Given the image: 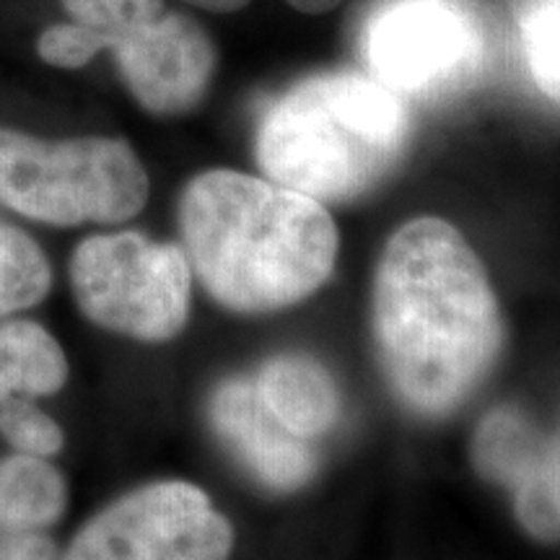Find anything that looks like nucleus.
<instances>
[{"label": "nucleus", "mask_w": 560, "mask_h": 560, "mask_svg": "<svg viewBox=\"0 0 560 560\" xmlns=\"http://www.w3.org/2000/svg\"><path fill=\"white\" fill-rule=\"evenodd\" d=\"M0 436L16 452L52 457L66 446V433L30 397H19L0 408Z\"/></svg>", "instance_id": "nucleus-16"}, {"label": "nucleus", "mask_w": 560, "mask_h": 560, "mask_svg": "<svg viewBox=\"0 0 560 560\" xmlns=\"http://www.w3.org/2000/svg\"><path fill=\"white\" fill-rule=\"evenodd\" d=\"M58 548L42 532H5L0 537V560H58Z\"/></svg>", "instance_id": "nucleus-17"}, {"label": "nucleus", "mask_w": 560, "mask_h": 560, "mask_svg": "<svg viewBox=\"0 0 560 560\" xmlns=\"http://www.w3.org/2000/svg\"><path fill=\"white\" fill-rule=\"evenodd\" d=\"M272 418L296 436L314 441L338 423L340 387L322 361L306 353L272 355L252 376Z\"/></svg>", "instance_id": "nucleus-10"}, {"label": "nucleus", "mask_w": 560, "mask_h": 560, "mask_svg": "<svg viewBox=\"0 0 560 560\" xmlns=\"http://www.w3.org/2000/svg\"><path fill=\"white\" fill-rule=\"evenodd\" d=\"M550 454H552V467H556V478L560 488V431L556 436H550Z\"/></svg>", "instance_id": "nucleus-19"}, {"label": "nucleus", "mask_w": 560, "mask_h": 560, "mask_svg": "<svg viewBox=\"0 0 560 560\" xmlns=\"http://www.w3.org/2000/svg\"><path fill=\"white\" fill-rule=\"evenodd\" d=\"M545 433L516 405H499L472 433V465L482 480L506 488L542 446Z\"/></svg>", "instance_id": "nucleus-13"}, {"label": "nucleus", "mask_w": 560, "mask_h": 560, "mask_svg": "<svg viewBox=\"0 0 560 560\" xmlns=\"http://www.w3.org/2000/svg\"><path fill=\"white\" fill-rule=\"evenodd\" d=\"M185 3L198 5V9H202V11L234 13V11L244 9L249 0H185ZM289 3L301 13H327L330 9H335L340 0H289Z\"/></svg>", "instance_id": "nucleus-18"}, {"label": "nucleus", "mask_w": 560, "mask_h": 560, "mask_svg": "<svg viewBox=\"0 0 560 560\" xmlns=\"http://www.w3.org/2000/svg\"><path fill=\"white\" fill-rule=\"evenodd\" d=\"M410 136L405 100L366 70H322L270 100L255 130L265 177L319 202L374 190Z\"/></svg>", "instance_id": "nucleus-3"}, {"label": "nucleus", "mask_w": 560, "mask_h": 560, "mask_svg": "<svg viewBox=\"0 0 560 560\" xmlns=\"http://www.w3.org/2000/svg\"><path fill=\"white\" fill-rule=\"evenodd\" d=\"M210 429L260 486L293 493L317 475V454L270 416L252 376H229L210 392Z\"/></svg>", "instance_id": "nucleus-9"}, {"label": "nucleus", "mask_w": 560, "mask_h": 560, "mask_svg": "<svg viewBox=\"0 0 560 560\" xmlns=\"http://www.w3.org/2000/svg\"><path fill=\"white\" fill-rule=\"evenodd\" d=\"M535 86L560 107V0H537L511 11Z\"/></svg>", "instance_id": "nucleus-15"}, {"label": "nucleus", "mask_w": 560, "mask_h": 560, "mask_svg": "<svg viewBox=\"0 0 560 560\" xmlns=\"http://www.w3.org/2000/svg\"><path fill=\"white\" fill-rule=\"evenodd\" d=\"M70 21L37 39L42 62L62 70L89 66L102 50L115 55L125 86L156 117L198 109L213 83L219 55L192 16L164 0H60Z\"/></svg>", "instance_id": "nucleus-4"}, {"label": "nucleus", "mask_w": 560, "mask_h": 560, "mask_svg": "<svg viewBox=\"0 0 560 560\" xmlns=\"http://www.w3.org/2000/svg\"><path fill=\"white\" fill-rule=\"evenodd\" d=\"M234 540L200 486L159 480L91 516L58 560H231Z\"/></svg>", "instance_id": "nucleus-8"}, {"label": "nucleus", "mask_w": 560, "mask_h": 560, "mask_svg": "<svg viewBox=\"0 0 560 560\" xmlns=\"http://www.w3.org/2000/svg\"><path fill=\"white\" fill-rule=\"evenodd\" d=\"M70 291L91 325L138 342H170L190 319L192 268L177 244L140 231L94 234L70 257Z\"/></svg>", "instance_id": "nucleus-7"}, {"label": "nucleus", "mask_w": 560, "mask_h": 560, "mask_svg": "<svg viewBox=\"0 0 560 560\" xmlns=\"http://www.w3.org/2000/svg\"><path fill=\"white\" fill-rule=\"evenodd\" d=\"M66 478L47 457L16 452L0 459V529L42 532L66 514Z\"/></svg>", "instance_id": "nucleus-12"}, {"label": "nucleus", "mask_w": 560, "mask_h": 560, "mask_svg": "<svg viewBox=\"0 0 560 560\" xmlns=\"http://www.w3.org/2000/svg\"><path fill=\"white\" fill-rule=\"evenodd\" d=\"M179 234L202 289L236 314H270L310 299L330 280L340 247L325 202L231 170L187 182Z\"/></svg>", "instance_id": "nucleus-2"}, {"label": "nucleus", "mask_w": 560, "mask_h": 560, "mask_svg": "<svg viewBox=\"0 0 560 560\" xmlns=\"http://www.w3.org/2000/svg\"><path fill=\"white\" fill-rule=\"evenodd\" d=\"M66 382V350L47 327L32 319L0 325V408L19 397L55 395Z\"/></svg>", "instance_id": "nucleus-11"}, {"label": "nucleus", "mask_w": 560, "mask_h": 560, "mask_svg": "<svg viewBox=\"0 0 560 560\" xmlns=\"http://www.w3.org/2000/svg\"><path fill=\"white\" fill-rule=\"evenodd\" d=\"M149 174L128 140L34 138L0 128V206L50 226L122 223L145 208Z\"/></svg>", "instance_id": "nucleus-5"}, {"label": "nucleus", "mask_w": 560, "mask_h": 560, "mask_svg": "<svg viewBox=\"0 0 560 560\" xmlns=\"http://www.w3.org/2000/svg\"><path fill=\"white\" fill-rule=\"evenodd\" d=\"M371 79L400 100L465 94L490 62V32L475 0H374L359 30Z\"/></svg>", "instance_id": "nucleus-6"}, {"label": "nucleus", "mask_w": 560, "mask_h": 560, "mask_svg": "<svg viewBox=\"0 0 560 560\" xmlns=\"http://www.w3.org/2000/svg\"><path fill=\"white\" fill-rule=\"evenodd\" d=\"M371 319L392 392L423 418L459 410L503 348L486 265L465 234L436 215L408 221L384 244Z\"/></svg>", "instance_id": "nucleus-1"}, {"label": "nucleus", "mask_w": 560, "mask_h": 560, "mask_svg": "<svg viewBox=\"0 0 560 560\" xmlns=\"http://www.w3.org/2000/svg\"><path fill=\"white\" fill-rule=\"evenodd\" d=\"M52 289V268L30 234L0 223V317L32 310Z\"/></svg>", "instance_id": "nucleus-14"}]
</instances>
